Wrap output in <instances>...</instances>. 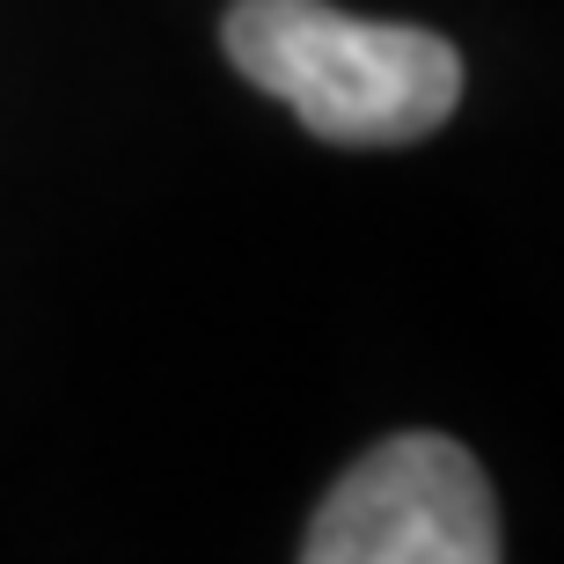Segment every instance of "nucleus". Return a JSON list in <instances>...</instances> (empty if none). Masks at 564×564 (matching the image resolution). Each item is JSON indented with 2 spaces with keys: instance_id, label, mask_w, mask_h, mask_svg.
<instances>
[{
  "instance_id": "f257e3e1",
  "label": "nucleus",
  "mask_w": 564,
  "mask_h": 564,
  "mask_svg": "<svg viewBox=\"0 0 564 564\" xmlns=\"http://www.w3.org/2000/svg\"><path fill=\"white\" fill-rule=\"evenodd\" d=\"M235 74L330 147L433 140L462 104V52L419 22H367L330 0H235L220 22Z\"/></svg>"
},
{
  "instance_id": "f03ea898",
  "label": "nucleus",
  "mask_w": 564,
  "mask_h": 564,
  "mask_svg": "<svg viewBox=\"0 0 564 564\" xmlns=\"http://www.w3.org/2000/svg\"><path fill=\"white\" fill-rule=\"evenodd\" d=\"M301 564H499V499L447 433H389L323 491Z\"/></svg>"
}]
</instances>
